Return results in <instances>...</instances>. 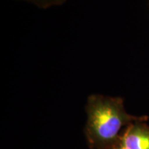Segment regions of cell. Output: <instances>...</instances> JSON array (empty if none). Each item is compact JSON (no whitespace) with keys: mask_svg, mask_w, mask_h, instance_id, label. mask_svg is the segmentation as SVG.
Returning a JSON list of instances; mask_svg holds the SVG:
<instances>
[{"mask_svg":"<svg viewBox=\"0 0 149 149\" xmlns=\"http://www.w3.org/2000/svg\"><path fill=\"white\" fill-rule=\"evenodd\" d=\"M119 140H120V139H119ZM111 149H124V147L121 145L120 141H118V142H117V144H115V146H113Z\"/></svg>","mask_w":149,"mask_h":149,"instance_id":"277c9868","label":"cell"},{"mask_svg":"<svg viewBox=\"0 0 149 149\" xmlns=\"http://www.w3.org/2000/svg\"><path fill=\"white\" fill-rule=\"evenodd\" d=\"M119 141L124 149H149V126L142 122L132 123L121 134Z\"/></svg>","mask_w":149,"mask_h":149,"instance_id":"7a4b0ae2","label":"cell"},{"mask_svg":"<svg viewBox=\"0 0 149 149\" xmlns=\"http://www.w3.org/2000/svg\"><path fill=\"white\" fill-rule=\"evenodd\" d=\"M34 3L35 6L42 8H48L54 6H59L64 3L66 0H24Z\"/></svg>","mask_w":149,"mask_h":149,"instance_id":"3957f363","label":"cell"},{"mask_svg":"<svg viewBox=\"0 0 149 149\" xmlns=\"http://www.w3.org/2000/svg\"><path fill=\"white\" fill-rule=\"evenodd\" d=\"M86 112L85 135L92 149H111L119 141L120 132L124 126L147 119L128 114L122 98L102 95L88 97Z\"/></svg>","mask_w":149,"mask_h":149,"instance_id":"6da1fadb","label":"cell"}]
</instances>
